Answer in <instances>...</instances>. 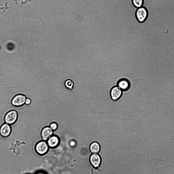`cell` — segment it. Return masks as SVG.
I'll return each instance as SVG.
<instances>
[{
    "instance_id": "6da1fadb",
    "label": "cell",
    "mask_w": 174,
    "mask_h": 174,
    "mask_svg": "<svg viewBox=\"0 0 174 174\" xmlns=\"http://www.w3.org/2000/svg\"><path fill=\"white\" fill-rule=\"evenodd\" d=\"M18 116V113L16 111L11 110L5 114L4 118L5 122L9 125H12L16 121Z\"/></svg>"
},
{
    "instance_id": "7a4b0ae2",
    "label": "cell",
    "mask_w": 174,
    "mask_h": 174,
    "mask_svg": "<svg viewBox=\"0 0 174 174\" xmlns=\"http://www.w3.org/2000/svg\"><path fill=\"white\" fill-rule=\"evenodd\" d=\"M148 15L146 9L143 7L138 8L136 12V16L138 21L143 22L146 19Z\"/></svg>"
},
{
    "instance_id": "3957f363",
    "label": "cell",
    "mask_w": 174,
    "mask_h": 174,
    "mask_svg": "<svg viewBox=\"0 0 174 174\" xmlns=\"http://www.w3.org/2000/svg\"><path fill=\"white\" fill-rule=\"evenodd\" d=\"M27 97L22 94H19L15 95L11 101L12 105L15 107H20L25 104Z\"/></svg>"
},
{
    "instance_id": "277c9868",
    "label": "cell",
    "mask_w": 174,
    "mask_h": 174,
    "mask_svg": "<svg viewBox=\"0 0 174 174\" xmlns=\"http://www.w3.org/2000/svg\"><path fill=\"white\" fill-rule=\"evenodd\" d=\"M122 90L118 87L116 86L111 90L110 95L111 98L113 101L118 100L122 95Z\"/></svg>"
},
{
    "instance_id": "5b68a950",
    "label": "cell",
    "mask_w": 174,
    "mask_h": 174,
    "mask_svg": "<svg viewBox=\"0 0 174 174\" xmlns=\"http://www.w3.org/2000/svg\"><path fill=\"white\" fill-rule=\"evenodd\" d=\"M11 132L10 125L6 123L3 124L0 127V134L3 137L6 138L9 136Z\"/></svg>"
},
{
    "instance_id": "8992f818",
    "label": "cell",
    "mask_w": 174,
    "mask_h": 174,
    "mask_svg": "<svg viewBox=\"0 0 174 174\" xmlns=\"http://www.w3.org/2000/svg\"><path fill=\"white\" fill-rule=\"evenodd\" d=\"M48 148V146L46 142L42 141L37 144L35 147V150L38 153L43 154L47 152Z\"/></svg>"
},
{
    "instance_id": "52a82bcc",
    "label": "cell",
    "mask_w": 174,
    "mask_h": 174,
    "mask_svg": "<svg viewBox=\"0 0 174 174\" xmlns=\"http://www.w3.org/2000/svg\"><path fill=\"white\" fill-rule=\"evenodd\" d=\"M90 161L92 165L95 168L99 167L101 163V158L97 154H92L90 156Z\"/></svg>"
},
{
    "instance_id": "ba28073f",
    "label": "cell",
    "mask_w": 174,
    "mask_h": 174,
    "mask_svg": "<svg viewBox=\"0 0 174 174\" xmlns=\"http://www.w3.org/2000/svg\"><path fill=\"white\" fill-rule=\"evenodd\" d=\"M53 134V131L49 127H46L42 129L41 135L44 141L50 138Z\"/></svg>"
},
{
    "instance_id": "9c48e42d",
    "label": "cell",
    "mask_w": 174,
    "mask_h": 174,
    "mask_svg": "<svg viewBox=\"0 0 174 174\" xmlns=\"http://www.w3.org/2000/svg\"><path fill=\"white\" fill-rule=\"evenodd\" d=\"M90 149L92 153L94 154H96L100 151V145L97 142H94L90 144Z\"/></svg>"
},
{
    "instance_id": "30bf717a",
    "label": "cell",
    "mask_w": 174,
    "mask_h": 174,
    "mask_svg": "<svg viewBox=\"0 0 174 174\" xmlns=\"http://www.w3.org/2000/svg\"><path fill=\"white\" fill-rule=\"evenodd\" d=\"M59 142V140L58 137L55 135L50 137L47 141L48 145L51 147H54L56 146Z\"/></svg>"
},
{
    "instance_id": "8fae6325",
    "label": "cell",
    "mask_w": 174,
    "mask_h": 174,
    "mask_svg": "<svg viewBox=\"0 0 174 174\" xmlns=\"http://www.w3.org/2000/svg\"><path fill=\"white\" fill-rule=\"evenodd\" d=\"M118 86L122 91L127 90L129 88V84L126 80H122L118 82Z\"/></svg>"
},
{
    "instance_id": "7c38bea8",
    "label": "cell",
    "mask_w": 174,
    "mask_h": 174,
    "mask_svg": "<svg viewBox=\"0 0 174 174\" xmlns=\"http://www.w3.org/2000/svg\"><path fill=\"white\" fill-rule=\"evenodd\" d=\"M133 5L137 8L142 7L143 3V0H132Z\"/></svg>"
},
{
    "instance_id": "4fadbf2b",
    "label": "cell",
    "mask_w": 174,
    "mask_h": 174,
    "mask_svg": "<svg viewBox=\"0 0 174 174\" xmlns=\"http://www.w3.org/2000/svg\"><path fill=\"white\" fill-rule=\"evenodd\" d=\"M65 85L68 89L71 90L73 88V83L71 80H68L66 82Z\"/></svg>"
},
{
    "instance_id": "5bb4252c",
    "label": "cell",
    "mask_w": 174,
    "mask_h": 174,
    "mask_svg": "<svg viewBox=\"0 0 174 174\" xmlns=\"http://www.w3.org/2000/svg\"><path fill=\"white\" fill-rule=\"evenodd\" d=\"M49 126L53 131L56 130L58 128L57 124L55 122L51 123L50 124Z\"/></svg>"
},
{
    "instance_id": "9a60e30c",
    "label": "cell",
    "mask_w": 174,
    "mask_h": 174,
    "mask_svg": "<svg viewBox=\"0 0 174 174\" xmlns=\"http://www.w3.org/2000/svg\"><path fill=\"white\" fill-rule=\"evenodd\" d=\"M15 46L14 44L12 43H8L7 46V49L9 51H12L14 48Z\"/></svg>"
},
{
    "instance_id": "2e32d148",
    "label": "cell",
    "mask_w": 174,
    "mask_h": 174,
    "mask_svg": "<svg viewBox=\"0 0 174 174\" xmlns=\"http://www.w3.org/2000/svg\"><path fill=\"white\" fill-rule=\"evenodd\" d=\"M31 102V99L29 98H27L26 100L25 104L27 105H30Z\"/></svg>"
},
{
    "instance_id": "e0dca14e",
    "label": "cell",
    "mask_w": 174,
    "mask_h": 174,
    "mask_svg": "<svg viewBox=\"0 0 174 174\" xmlns=\"http://www.w3.org/2000/svg\"><path fill=\"white\" fill-rule=\"evenodd\" d=\"M75 144V142L74 141H71L70 142V145L71 146H73Z\"/></svg>"
},
{
    "instance_id": "ac0fdd59",
    "label": "cell",
    "mask_w": 174,
    "mask_h": 174,
    "mask_svg": "<svg viewBox=\"0 0 174 174\" xmlns=\"http://www.w3.org/2000/svg\"><path fill=\"white\" fill-rule=\"evenodd\" d=\"M43 174V173H39V174Z\"/></svg>"
}]
</instances>
